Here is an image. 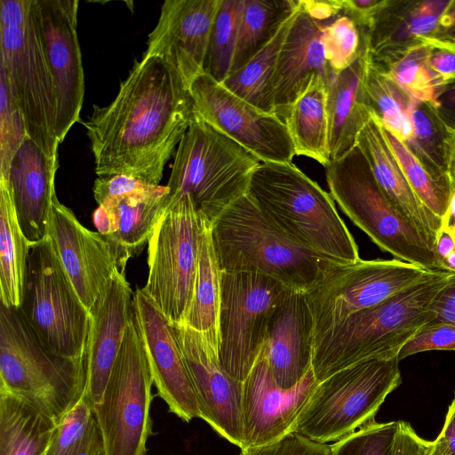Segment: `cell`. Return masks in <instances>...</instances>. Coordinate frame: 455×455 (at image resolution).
Wrapping results in <instances>:
<instances>
[{
    "label": "cell",
    "instance_id": "1",
    "mask_svg": "<svg viewBox=\"0 0 455 455\" xmlns=\"http://www.w3.org/2000/svg\"><path fill=\"white\" fill-rule=\"evenodd\" d=\"M180 74L164 60H137L107 106L84 123L98 177L122 174L159 186L165 164L195 121Z\"/></svg>",
    "mask_w": 455,
    "mask_h": 455
},
{
    "label": "cell",
    "instance_id": "2",
    "mask_svg": "<svg viewBox=\"0 0 455 455\" xmlns=\"http://www.w3.org/2000/svg\"><path fill=\"white\" fill-rule=\"evenodd\" d=\"M437 269L387 299L359 310L313 340L312 370L317 382L374 358L398 355L425 324L430 305L451 275Z\"/></svg>",
    "mask_w": 455,
    "mask_h": 455
},
{
    "label": "cell",
    "instance_id": "3",
    "mask_svg": "<svg viewBox=\"0 0 455 455\" xmlns=\"http://www.w3.org/2000/svg\"><path fill=\"white\" fill-rule=\"evenodd\" d=\"M211 232L221 272L258 273L302 292L342 264L293 241L247 193L220 212L211 222Z\"/></svg>",
    "mask_w": 455,
    "mask_h": 455
},
{
    "label": "cell",
    "instance_id": "4",
    "mask_svg": "<svg viewBox=\"0 0 455 455\" xmlns=\"http://www.w3.org/2000/svg\"><path fill=\"white\" fill-rule=\"evenodd\" d=\"M247 194L272 222L303 247L342 264L361 259L331 195L292 163H260Z\"/></svg>",
    "mask_w": 455,
    "mask_h": 455
},
{
    "label": "cell",
    "instance_id": "5",
    "mask_svg": "<svg viewBox=\"0 0 455 455\" xmlns=\"http://www.w3.org/2000/svg\"><path fill=\"white\" fill-rule=\"evenodd\" d=\"M0 69L23 114L28 137L58 158L56 98L36 0L0 1Z\"/></svg>",
    "mask_w": 455,
    "mask_h": 455
},
{
    "label": "cell",
    "instance_id": "6",
    "mask_svg": "<svg viewBox=\"0 0 455 455\" xmlns=\"http://www.w3.org/2000/svg\"><path fill=\"white\" fill-rule=\"evenodd\" d=\"M260 163L243 146L196 118L176 149L166 201L186 196L199 216L212 222L247 193Z\"/></svg>",
    "mask_w": 455,
    "mask_h": 455
},
{
    "label": "cell",
    "instance_id": "7",
    "mask_svg": "<svg viewBox=\"0 0 455 455\" xmlns=\"http://www.w3.org/2000/svg\"><path fill=\"white\" fill-rule=\"evenodd\" d=\"M84 361L50 353L17 308L0 307V390L31 403L55 422L84 395Z\"/></svg>",
    "mask_w": 455,
    "mask_h": 455
},
{
    "label": "cell",
    "instance_id": "8",
    "mask_svg": "<svg viewBox=\"0 0 455 455\" xmlns=\"http://www.w3.org/2000/svg\"><path fill=\"white\" fill-rule=\"evenodd\" d=\"M399 362L398 355L370 359L317 382L292 433L328 443L375 422L386 397L401 384Z\"/></svg>",
    "mask_w": 455,
    "mask_h": 455
},
{
    "label": "cell",
    "instance_id": "9",
    "mask_svg": "<svg viewBox=\"0 0 455 455\" xmlns=\"http://www.w3.org/2000/svg\"><path fill=\"white\" fill-rule=\"evenodd\" d=\"M324 169L332 199L382 251L429 270L439 269L434 249L384 194L357 145Z\"/></svg>",
    "mask_w": 455,
    "mask_h": 455
},
{
    "label": "cell",
    "instance_id": "10",
    "mask_svg": "<svg viewBox=\"0 0 455 455\" xmlns=\"http://www.w3.org/2000/svg\"><path fill=\"white\" fill-rule=\"evenodd\" d=\"M17 309L50 353L84 361L90 311L76 291L49 236L30 245Z\"/></svg>",
    "mask_w": 455,
    "mask_h": 455
},
{
    "label": "cell",
    "instance_id": "11",
    "mask_svg": "<svg viewBox=\"0 0 455 455\" xmlns=\"http://www.w3.org/2000/svg\"><path fill=\"white\" fill-rule=\"evenodd\" d=\"M153 385L132 315L102 400L93 406L102 435V455H147V442L153 435Z\"/></svg>",
    "mask_w": 455,
    "mask_h": 455
},
{
    "label": "cell",
    "instance_id": "12",
    "mask_svg": "<svg viewBox=\"0 0 455 455\" xmlns=\"http://www.w3.org/2000/svg\"><path fill=\"white\" fill-rule=\"evenodd\" d=\"M202 231L203 218L180 196L166 201L148 243V273L141 290L172 324H183L189 309Z\"/></svg>",
    "mask_w": 455,
    "mask_h": 455
},
{
    "label": "cell",
    "instance_id": "13",
    "mask_svg": "<svg viewBox=\"0 0 455 455\" xmlns=\"http://www.w3.org/2000/svg\"><path fill=\"white\" fill-rule=\"evenodd\" d=\"M290 288L254 272H221L220 361L243 381L265 345L272 314Z\"/></svg>",
    "mask_w": 455,
    "mask_h": 455
},
{
    "label": "cell",
    "instance_id": "14",
    "mask_svg": "<svg viewBox=\"0 0 455 455\" xmlns=\"http://www.w3.org/2000/svg\"><path fill=\"white\" fill-rule=\"evenodd\" d=\"M431 271L397 259H359L335 266L305 292L313 340L350 315L417 283Z\"/></svg>",
    "mask_w": 455,
    "mask_h": 455
},
{
    "label": "cell",
    "instance_id": "15",
    "mask_svg": "<svg viewBox=\"0 0 455 455\" xmlns=\"http://www.w3.org/2000/svg\"><path fill=\"white\" fill-rule=\"evenodd\" d=\"M196 119L206 122L254 155L261 163H292L296 156L286 124L225 88L206 73L191 84Z\"/></svg>",
    "mask_w": 455,
    "mask_h": 455
},
{
    "label": "cell",
    "instance_id": "16",
    "mask_svg": "<svg viewBox=\"0 0 455 455\" xmlns=\"http://www.w3.org/2000/svg\"><path fill=\"white\" fill-rule=\"evenodd\" d=\"M76 0H36L56 98L55 134L60 144L80 120L84 75L77 36Z\"/></svg>",
    "mask_w": 455,
    "mask_h": 455
},
{
    "label": "cell",
    "instance_id": "17",
    "mask_svg": "<svg viewBox=\"0 0 455 455\" xmlns=\"http://www.w3.org/2000/svg\"><path fill=\"white\" fill-rule=\"evenodd\" d=\"M197 400L200 419L229 443L243 446L242 382L222 366L201 333L172 324Z\"/></svg>",
    "mask_w": 455,
    "mask_h": 455
},
{
    "label": "cell",
    "instance_id": "18",
    "mask_svg": "<svg viewBox=\"0 0 455 455\" xmlns=\"http://www.w3.org/2000/svg\"><path fill=\"white\" fill-rule=\"evenodd\" d=\"M132 315L153 384L170 412L185 422L200 418L197 400L172 323L141 289L132 296Z\"/></svg>",
    "mask_w": 455,
    "mask_h": 455
},
{
    "label": "cell",
    "instance_id": "19",
    "mask_svg": "<svg viewBox=\"0 0 455 455\" xmlns=\"http://www.w3.org/2000/svg\"><path fill=\"white\" fill-rule=\"evenodd\" d=\"M316 384L311 369L295 387L282 389L275 382L261 350L242 381L243 446L241 450L267 445L292 433L295 420Z\"/></svg>",
    "mask_w": 455,
    "mask_h": 455
},
{
    "label": "cell",
    "instance_id": "20",
    "mask_svg": "<svg viewBox=\"0 0 455 455\" xmlns=\"http://www.w3.org/2000/svg\"><path fill=\"white\" fill-rule=\"evenodd\" d=\"M220 0H166L148 34L144 57L173 68L190 87L204 73L210 33Z\"/></svg>",
    "mask_w": 455,
    "mask_h": 455
},
{
    "label": "cell",
    "instance_id": "21",
    "mask_svg": "<svg viewBox=\"0 0 455 455\" xmlns=\"http://www.w3.org/2000/svg\"><path fill=\"white\" fill-rule=\"evenodd\" d=\"M48 236L80 299L90 311L118 271L109 244L98 232L83 226L57 196L52 201Z\"/></svg>",
    "mask_w": 455,
    "mask_h": 455
},
{
    "label": "cell",
    "instance_id": "22",
    "mask_svg": "<svg viewBox=\"0 0 455 455\" xmlns=\"http://www.w3.org/2000/svg\"><path fill=\"white\" fill-rule=\"evenodd\" d=\"M132 296L124 274L118 270L90 310L84 356L86 371L84 396L92 407L102 400L125 330L132 319Z\"/></svg>",
    "mask_w": 455,
    "mask_h": 455
},
{
    "label": "cell",
    "instance_id": "23",
    "mask_svg": "<svg viewBox=\"0 0 455 455\" xmlns=\"http://www.w3.org/2000/svg\"><path fill=\"white\" fill-rule=\"evenodd\" d=\"M262 350L282 389L295 387L312 369L313 321L305 292L289 290L272 314Z\"/></svg>",
    "mask_w": 455,
    "mask_h": 455
},
{
    "label": "cell",
    "instance_id": "24",
    "mask_svg": "<svg viewBox=\"0 0 455 455\" xmlns=\"http://www.w3.org/2000/svg\"><path fill=\"white\" fill-rule=\"evenodd\" d=\"M168 188L153 186L111 199L93 212L98 233L109 244L118 270L140 254L166 208Z\"/></svg>",
    "mask_w": 455,
    "mask_h": 455
},
{
    "label": "cell",
    "instance_id": "25",
    "mask_svg": "<svg viewBox=\"0 0 455 455\" xmlns=\"http://www.w3.org/2000/svg\"><path fill=\"white\" fill-rule=\"evenodd\" d=\"M58 167V158L48 156L28 137L12 160L5 181L11 189L20 226L30 243L48 236L52 201L57 196Z\"/></svg>",
    "mask_w": 455,
    "mask_h": 455
},
{
    "label": "cell",
    "instance_id": "26",
    "mask_svg": "<svg viewBox=\"0 0 455 455\" xmlns=\"http://www.w3.org/2000/svg\"><path fill=\"white\" fill-rule=\"evenodd\" d=\"M323 25L298 8L282 44L274 80V100L275 115L284 123L312 79L322 76L329 84L334 73L325 60L321 42Z\"/></svg>",
    "mask_w": 455,
    "mask_h": 455
},
{
    "label": "cell",
    "instance_id": "27",
    "mask_svg": "<svg viewBox=\"0 0 455 455\" xmlns=\"http://www.w3.org/2000/svg\"><path fill=\"white\" fill-rule=\"evenodd\" d=\"M449 0H388L368 29H360L371 60L385 68L431 36Z\"/></svg>",
    "mask_w": 455,
    "mask_h": 455
},
{
    "label": "cell",
    "instance_id": "28",
    "mask_svg": "<svg viewBox=\"0 0 455 455\" xmlns=\"http://www.w3.org/2000/svg\"><path fill=\"white\" fill-rule=\"evenodd\" d=\"M358 58L346 69L333 73L327 86L330 163L352 150L373 116L366 91L371 55L366 40Z\"/></svg>",
    "mask_w": 455,
    "mask_h": 455
},
{
    "label": "cell",
    "instance_id": "29",
    "mask_svg": "<svg viewBox=\"0 0 455 455\" xmlns=\"http://www.w3.org/2000/svg\"><path fill=\"white\" fill-rule=\"evenodd\" d=\"M356 145L366 157L374 178L397 210L426 237L434 249L443 220L420 201L407 180L374 116L360 132Z\"/></svg>",
    "mask_w": 455,
    "mask_h": 455
},
{
    "label": "cell",
    "instance_id": "30",
    "mask_svg": "<svg viewBox=\"0 0 455 455\" xmlns=\"http://www.w3.org/2000/svg\"><path fill=\"white\" fill-rule=\"evenodd\" d=\"M221 301V271L211 232V222L203 219V231L192 299L185 323L202 334L218 353Z\"/></svg>",
    "mask_w": 455,
    "mask_h": 455
},
{
    "label": "cell",
    "instance_id": "31",
    "mask_svg": "<svg viewBox=\"0 0 455 455\" xmlns=\"http://www.w3.org/2000/svg\"><path fill=\"white\" fill-rule=\"evenodd\" d=\"M327 86L323 77H314L285 120L295 155L309 157L323 167L330 164Z\"/></svg>",
    "mask_w": 455,
    "mask_h": 455
},
{
    "label": "cell",
    "instance_id": "32",
    "mask_svg": "<svg viewBox=\"0 0 455 455\" xmlns=\"http://www.w3.org/2000/svg\"><path fill=\"white\" fill-rule=\"evenodd\" d=\"M54 427L31 403L0 390V455H45Z\"/></svg>",
    "mask_w": 455,
    "mask_h": 455
},
{
    "label": "cell",
    "instance_id": "33",
    "mask_svg": "<svg viewBox=\"0 0 455 455\" xmlns=\"http://www.w3.org/2000/svg\"><path fill=\"white\" fill-rule=\"evenodd\" d=\"M30 245L20 226L9 184L0 180V298L6 307L20 305Z\"/></svg>",
    "mask_w": 455,
    "mask_h": 455
},
{
    "label": "cell",
    "instance_id": "34",
    "mask_svg": "<svg viewBox=\"0 0 455 455\" xmlns=\"http://www.w3.org/2000/svg\"><path fill=\"white\" fill-rule=\"evenodd\" d=\"M297 11L298 5L260 51L220 83L235 95L267 114H275L274 80L278 56Z\"/></svg>",
    "mask_w": 455,
    "mask_h": 455
},
{
    "label": "cell",
    "instance_id": "35",
    "mask_svg": "<svg viewBox=\"0 0 455 455\" xmlns=\"http://www.w3.org/2000/svg\"><path fill=\"white\" fill-rule=\"evenodd\" d=\"M410 122L411 134L403 143L431 174L451 180L449 156L455 131L443 122L432 103L425 101L412 100Z\"/></svg>",
    "mask_w": 455,
    "mask_h": 455
},
{
    "label": "cell",
    "instance_id": "36",
    "mask_svg": "<svg viewBox=\"0 0 455 455\" xmlns=\"http://www.w3.org/2000/svg\"><path fill=\"white\" fill-rule=\"evenodd\" d=\"M298 0H243L231 72L240 68L277 33Z\"/></svg>",
    "mask_w": 455,
    "mask_h": 455
},
{
    "label": "cell",
    "instance_id": "37",
    "mask_svg": "<svg viewBox=\"0 0 455 455\" xmlns=\"http://www.w3.org/2000/svg\"><path fill=\"white\" fill-rule=\"evenodd\" d=\"M103 441L94 410L84 395L55 422L45 455H102Z\"/></svg>",
    "mask_w": 455,
    "mask_h": 455
},
{
    "label": "cell",
    "instance_id": "38",
    "mask_svg": "<svg viewBox=\"0 0 455 455\" xmlns=\"http://www.w3.org/2000/svg\"><path fill=\"white\" fill-rule=\"evenodd\" d=\"M366 91L374 116L382 126L403 142L411 134L410 108L412 100L371 58Z\"/></svg>",
    "mask_w": 455,
    "mask_h": 455
},
{
    "label": "cell",
    "instance_id": "39",
    "mask_svg": "<svg viewBox=\"0 0 455 455\" xmlns=\"http://www.w3.org/2000/svg\"><path fill=\"white\" fill-rule=\"evenodd\" d=\"M383 131L387 143L413 191L424 205L444 224L449 212L454 182L451 180L435 177L402 140L384 127Z\"/></svg>",
    "mask_w": 455,
    "mask_h": 455
},
{
    "label": "cell",
    "instance_id": "40",
    "mask_svg": "<svg viewBox=\"0 0 455 455\" xmlns=\"http://www.w3.org/2000/svg\"><path fill=\"white\" fill-rule=\"evenodd\" d=\"M243 0H220L212 22L204 71L221 83L231 71Z\"/></svg>",
    "mask_w": 455,
    "mask_h": 455
},
{
    "label": "cell",
    "instance_id": "41",
    "mask_svg": "<svg viewBox=\"0 0 455 455\" xmlns=\"http://www.w3.org/2000/svg\"><path fill=\"white\" fill-rule=\"evenodd\" d=\"M428 55V44L420 41L383 68L411 100L435 106L443 84L431 69Z\"/></svg>",
    "mask_w": 455,
    "mask_h": 455
},
{
    "label": "cell",
    "instance_id": "42",
    "mask_svg": "<svg viewBox=\"0 0 455 455\" xmlns=\"http://www.w3.org/2000/svg\"><path fill=\"white\" fill-rule=\"evenodd\" d=\"M321 42L325 60L334 73L348 68L358 58L363 46L359 27L345 14L323 25Z\"/></svg>",
    "mask_w": 455,
    "mask_h": 455
},
{
    "label": "cell",
    "instance_id": "43",
    "mask_svg": "<svg viewBox=\"0 0 455 455\" xmlns=\"http://www.w3.org/2000/svg\"><path fill=\"white\" fill-rule=\"evenodd\" d=\"M28 137L26 124L7 77L0 69V179L6 180L12 160Z\"/></svg>",
    "mask_w": 455,
    "mask_h": 455
},
{
    "label": "cell",
    "instance_id": "44",
    "mask_svg": "<svg viewBox=\"0 0 455 455\" xmlns=\"http://www.w3.org/2000/svg\"><path fill=\"white\" fill-rule=\"evenodd\" d=\"M399 421L373 422L331 445V455H392Z\"/></svg>",
    "mask_w": 455,
    "mask_h": 455
},
{
    "label": "cell",
    "instance_id": "45",
    "mask_svg": "<svg viewBox=\"0 0 455 455\" xmlns=\"http://www.w3.org/2000/svg\"><path fill=\"white\" fill-rule=\"evenodd\" d=\"M432 350H455V325L434 322L425 324L401 348L398 360Z\"/></svg>",
    "mask_w": 455,
    "mask_h": 455
},
{
    "label": "cell",
    "instance_id": "46",
    "mask_svg": "<svg viewBox=\"0 0 455 455\" xmlns=\"http://www.w3.org/2000/svg\"><path fill=\"white\" fill-rule=\"evenodd\" d=\"M240 455H331V445L290 433L270 444L243 449Z\"/></svg>",
    "mask_w": 455,
    "mask_h": 455
},
{
    "label": "cell",
    "instance_id": "47",
    "mask_svg": "<svg viewBox=\"0 0 455 455\" xmlns=\"http://www.w3.org/2000/svg\"><path fill=\"white\" fill-rule=\"evenodd\" d=\"M149 187L147 183L122 174L98 177L93 184L92 192L99 205L106 202L129 195Z\"/></svg>",
    "mask_w": 455,
    "mask_h": 455
},
{
    "label": "cell",
    "instance_id": "48",
    "mask_svg": "<svg viewBox=\"0 0 455 455\" xmlns=\"http://www.w3.org/2000/svg\"><path fill=\"white\" fill-rule=\"evenodd\" d=\"M429 46L428 64L443 84L455 79V42L431 36L420 39Z\"/></svg>",
    "mask_w": 455,
    "mask_h": 455
},
{
    "label": "cell",
    "instance_id": "49",
    "mask_svg": "<svg viewBox=\"0 0 455 455\" xmlns=\"http://www.w3.org/2000/svg\"><path fill=\"white\" fill-rule=\"evenodd\" d=\"M431 443L420 437L409 423L399 421L392 455H427Z\"/></svg>",
    "mask_w": 455,
    "mask_h": 455
},
{
    "label": "cell",
    "instance_id": "50",
    "mask_svg": "<svg viewBox=\"0 0 455 455\" xmlns=\"http://www.w3.org/2000/svg\"><path fill=\"white\" fill-rule=\"evenodd\" d=\"M431 322L455 325V274H452L430 305ZM429 322V323H431Z\"/></svg>",
    "mask_w": 455,
    "mask_h": 455
},
{
    "label": "cell",
    "instance_id": "51",
    "mask_svg": "<svg viewBox=\"0 0 455 455\" xmlns=\"http://www.w3.org/2000/svg\"><path fill=\"white\" fill-rule=\"evenodd\" d=\"M388 0H342V14L350 17L360 29L366 30Z\"/></svg>",
    "mask_w": 455,
    "mask_h": 455
},
{
    "label": "cell",
    "instance_id": "52",
    "mask_svg": "<svg viewBox=\"0 0 455 455\" xmlns=\"http://www.w3.org/2000/svg\"><path fill=\"white\" fill-rule=\"evenodd\" d=\"M298 8L311 19L325 24L342 14V0H298Z\"/></svg>",
    "mask_w": 455,
    "mask_h": 455
},
{
    "label": "cell",
    "instance_id": "53",
    "mask_svg": "<svg viewBox=\"0 0 455 455\" xmlns=\"http://www.w3.org/2000/svg\"><path fill=\"white\" fill-rule=\"evenodd\" d=\"M435 108L443 122L455 131V79L442 85Z\"/></svg>",
    "mask_w": 455,
    "mask_h": 455
},
{
    "label": "cell",
    "instance_id": "54",
    "mask_svg": "<svg viewBox=\"0 0 455 455\" xmlns=\"http://www.w3.org/2000/svg\"><path fill=\"white\" fill-rule=\"evenodd\" d=\"M431 36L440 40L455 42V0H449Z\"/></svg>",
    "mask_w": 455,
    "mask_h": 455
},
{
    "label": "cell",
    "instance_id": "55",
    "mask_svg": "<svg viewBox=\"0 0 455 455\" xmlns=\"http://www.w3.org/2000/svg\"><path fill=\"white\" fill-rule=\"evenodd\" d=\"M453 250H455L454 235L449 228H443L435 246V253L439 269H441L442 260Z\"/></svg>",
    "mask_w": 455,
    "mask_h": 455
},
{
    "label": "cell",
    "instance_id": "56",
    "mask_svg": "<svg viewBox=\"0 0 455 455\" xmlns=\"http://www.w3.org/2000/svg\"><path fill=\"white\" fill-rule=\"evenodd\" d=\"M439 435L446 443L451 455H455V402L450 404L443 427Z\"/></svg>",
    "mask_w": 455,
    "mask_h": 455
},
{
    "label": "cell",
    "instance_id": "57",
    "mask_svg": "<svg viewBox=\"0 0 455 455\" xmlns=\"http://www.w3.org/2000/svg\"><path fill=\"white\" fill-rule=\"evenodd\" d=\"M427 455H451V453L444 440L438 435V436L432 441Z\"/></svg>",
    "mask_w": 455,
    "mask_h": 455
},
{
    "label": "cell",
    "instance_id": "58",
    "mask_svg": "<svg viewBox=\"0 0 455 455\" xmlns=\"http://www.w3.org/2000/svg\"><path fill=\"white\" fill-rule=\"evenodd\" d=\"M443 228H449L451 230L455 228V182L448 216L443 224Z\"/></svg>",
    "mask_w": 455,
    "mask_h": 455
},
{
    "label": "cell",
    "instance_id": "59",
    "mask_svg": "<svg viewBox=\"0 0 455 455\" xmlns=\"http://www.w3.org/2000/svg\"><path fill=\"white\" fill-rule=\"evenodd\" d=\"M441 269L455 274V250L442 260Z\"/></svg>",
    "mask_w": 455,
    "mask_h": 455
},
{
    "label": "cell",
    "instance_id": "60",
    "mask_svg": "<svg viewBox=\"0 0 455 455\" xmlns=\"http://www.w3.org/2000/svg\"><path fill=\"white\" fill-rule=\"evenodd\" d=\"M449 173L453 182H455V133L451 141L449 156Z\"/></svg>",
    "mask_w": 455,
    "mask_h": 455
},
{
    "label": "cell",
    "instance_id": "61",
    "mask_svg": "<svg viewBox=\"0 0 455 455\" xmlns=\"http://www.w3.org/2000/svg\"><path fill=\"white\" fill-rule=\"evenodd\" d=\"M451 230V229H450ZM454 235V238H455V228L451 230Z\"/></svg>",
    "mask_w": 455,
    "mask_h": 455
}]
</instances>
